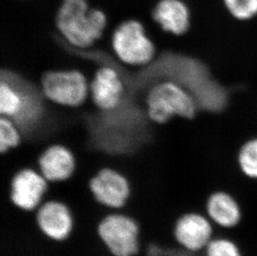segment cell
<instances>
[{
  "label": "cell",
  "instance_id": "5b68a950",
  "mask_svg": "<svg viewBox=\"0 0 257 256\" xmlns=\"http://www.w3.org/2000/svg\"><path fill=\"white\" fill-rule=\"evenodd\" d=\"M111 44L116 59L124 65L145 68L155 59V44L139 20L121 22L112 33Z\"/></svg>",
  "mask_w": 257,
  "mask_h": 256
},
{
  "label": "cell",
  "instance_id": "e0dca14e",
  "mask_svg": "<svg viewBox=\"0 0 257 256\" xmlns=\"http://www.w3.org/2000/svg\"><path fill=\"white\" fill-rule=\"evenodd\" d=\"M238 165L245 177L257 180V138L249 141L240 148Z\"/></svg>",
  "mask_w": 257,
  "mask_h": 256
},
{
  "label": "cell",
  "instance_id": "ba28073f",
  "mask_svg": "<svg viewBox=\"0 0 257 256\" xmlns=\"http://www.w3.org/2000/svg\"><path fill=\"white\" fill-rule=\"evenodd\" d=\"M215 225L205 212L187 210L180 214L172 225V238L183 251L203 253L215 236Z\"/></svg>",
  "mask_w": 257,
  "mask_h": 256
},
{
  "label": "cell",
  "instance_id": "52a82bcc",
  "mask_svg": "<svg viewBox=\"0 0 257 256\" xmlns=\"http://www.w3.org/2000/svg\"><path fill=\"white\" fill-rule=\"evenodd\" d=\"M88 190L100 206L112 210L126 207L134 189L126 174L114 167H103L88 180Z\"/></svg>",
  "mask_w": 257,
  "mask_h": 256
},
{
  "label": "cell",
  "instance_id": "30bf717a",
  "mask_svg": "<svg viewBox=\"0 0 257 256\" xmlns=\"http://www.w3.org/2000/svg\"><path fill=\"white\" fill-rule=\"evenodd\" d=\"M34 220L42 235L61 243L70 238L75 227L73 212L68 204L58 199L43 201L35 210Z\"/></svg>",
  "mask_w": 257,
  "mask_h": 256
},
{
  "label": "cell",
  "instance_id": "7a4b0ae2",
  "mask_svg": "<svg viewBox=\"0 0 257 256\" xmlns=\"http://www.w3.org/2000/svg\"><path fill=\"white\" fill-rule=\"evenodd\" d=\"M55 25L71 48L84 51L102 39L107 17L100 9H90L87 0H63L57 12Z\"/></svg>",
  "mask_w": 257,
  "mask_h": 256
},
{
  "label": "cell",
  "instance_id": "8fae6325",
  "mask_svg": "<svg viewBox=\"0 0 257 256\" xmlns=\"http://www.w3.org/2000/svg\"><path fill=\"white\" fill-rule=\"evenodd\" d=\"M126 82L117 68L103 65L95 70L89 82V95L95 107L108 113L119 108L126 96Z\"/></svg>",
  "mask_w": 257,
  "mask_h": 256
},
{
  "label": "cell",
  "instance_id": "7c38bea8",
  "mask_svg": "<svg viewBox=\"0 0 257 256\" xmlns=\"http://www.w3.org/2000/svg\"><path fill=\"white\" fill-rule=\"evenodd\" d=\"M38 170L49 183H60L73 177L77 159L73 151L61 143H54L42 151L37 159Z\"/></svg>",
  "mask_w": 257,
  "mask_h": 256
},
{
  "label": "cell",
  "instance_id": "8992f818",
  "mask_svg": "<svg viewBox=\"0 0 257 256\" xmlns=\"http://www.w3.org/2000/svg\"><path fill=\"white\" fill-rule=\"evenodd\" d=\"M39 87L46 100L63 107H79L89 95L87 77L76 68L45 71L40 77Z\"/></svg>",
  "mask_w": 257,
  "mask_h": 256
},
{
  "label": "cell",
  "instance_id": "6da1fadb",
  "mask_svg": "<svg viewBox=\"0 0 257 256\" xmlns=\"http://www.w3.org/2000/svg\"><path fill=\"white\" fill-rule=\"evenodd\" d=\"M160 80L174 81L184 87L197 101L199 108L219 112L228 102L226 88L214 79L207 66L197 58L168 53L161 63Z\"/></svg>",
  "mask_w": 257,
  "mask_h": 256
},
{
  "label": "cell",
  "instance_id": "ac0fdd59",
  "mask_svg": "<svg viewBox=\"0 0 257 256\" xmlns=\"http://www.w3.org/2000/svg\"><path fill=\"white\" fill-rule=\"evenodd\" d=\"M203 254L204 256H244L240 245L227 236H214Z\"/></svg>",
  "mask_w": 257,
  "mask_h": 256
},
{
  "label": "cell",
  "instance_id": "d6986e66",
  "mask_svg": "<svg viewBox=\"0 0 257 256\" xmlns=\"http://www.w3.org/2000/svg\"><path fill=\"white\" fill-rule=\"evenodd\" d=\"M224 4L236 20H250L257 15V0H224Z\"/></svg>",
  "mask_w": 257,
  "mask_h": 256
},
{
  "label": "cell",
  "instance_id": "ffe728a7",
  "mask_svg": "<svg viewBox=\"0 0 257 256\" xmlns=\"http://www.w3.org/2000/svg\"><path fill=\"white\" fill-rule=\"evenodd\" d=\"M172 256H197V254L188 253V252L183 251L182 249H180L179 251H177Z\"/></svg>",
  "mask_w": 257,
  "mask_h": 256
},
{
  "label": "cell",
  "instance_id": "9c48e42d",
  "mask_svg": "<svg viewBox=\"0 0 257 256\" xmlns=\"http://www.w3.org/2000/svg\"><path fill=\"white\" fill-rule=\"evenodd\" d=\"M49 183L39 170L22 167L10 180V201L23 212L35 211L49 192Z\"/></svg>",
  "mask_w": 257,
  "mask_h": 256
},
{
  "label": "cell",
  "instance_id": "2e32d148",
  "mask_svg": "<svg viewBox=\"0 0 257 256\" xmlns=\"http://www.w3.org/2000/svg\"><path fill=\"white\" fill-rule=\"evenodd\" d=\"M22 133L16 122L7 116L0 117V153H10L20 148Z\"/></svg>",
  "mask_w": 257,
  "mask_h": 256
},
{
  "label": "cell",
  "instance_id": "3957f363",
  "mask_svg": "<svg viewBox=\"0 0 257 256\" xmlns=\"http://www.w3.org/2000/svg\"><path fill=\"white\" fill-rule=\"evenodd\" d=\"M146 117L158 125L168 123L172 117L192 119L199 106L186 88L172 80L156 81L146 93Z\"/></svg>",
  "mask_w": 257,
  "mask_h": 256
},
{
  "label": "cell",
  "instance_id": "277c9868",
  "mask_svg": "<svg viewBox=\"0 0 257 256\" xmlns=\"http://www.w3.org/2000/svg\"><path fill=\"white\" fill-rule=\"evenodd\" d=\"M96 234L111 256H138L141 252L142 229L134 215L113 210L100 218Z\"/></svg>",
  "mask_w": 257,
  "mask_h": 256
},
{
  "label": "cell",
  "instance_id": "5bb4252c",
  "mask_svg": "<svg viewBox=\"0 0 257 256\" xmlns=\"http://www.w3.org/2000/svg\"><path fill=\"white\" fill-rule=\"evenodd\" d=\"M152 17L166 33L180 36L189 29V9L181 0H159L153 8Z\"/></svg>",
  "mask_w": 257,
  "mask_h": 256
},
{
  "label": "cell",
  "instance_id": "9a60e30c",
  "mask_svg": "<svg viewBox=\"0 0 257 256\" xmlns=\"http://www.w3.org/2000/svg\"><path fill=\"white\" fill-rule=\"evenodd\" d=\"M25 97L20 87L2 78L0 82V114L11 119L17 117L22 111Z\"/></svg>",
  "mask_w": 257,
  "mask_h": 256
},
{
  "label": "cell",
  "instance_id": "4fadbf2b",
  "mask_svg": "<svg viewBox=\"0 0 257 256\" xmlns=\"http://www.w3.org/2000/svg\"><path fill=\"white\" fill-rule=\"evenodd\" d=\"M204 212L217 228L233 230L242 222V206L234 195L224 190L209 194L204 203Z\"/></svg>",
  "mask_w": 257,
  "mask_h": 256
}]
</instances>
